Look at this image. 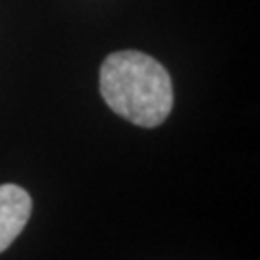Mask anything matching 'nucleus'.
I'll return each instance as SVG.
<instances>
[{
    "mask_svg": "<svg viewBox=\"0 0 260 260\" xmlns=\"http://www.w3.org/2000/svg\"><path fill=\"white\" fill-rule=\"evenodd\" d=\"M99 83L108 108L139 127H158L174 106L168 70L139 50H120L106 56Z\"/></svg>",
    "mask_w": 260,
    "mask_h": 260,
    "instance_id": "1",
    "label": "nucleus"
},
{
    "mask_svg": "<svg viewBox=\"0 0 260 260\" xmlns=\"http://www.w3.org/2000/svg\"><path fill=\"white\" fill-rule=\"evenodd\" d=\"M33 210V201L25 189L14 183L0 185V252L16 241Z\"/></svg>",
    "mask_w": 260,
    "mask_h": 260,
    "instance_id": "2",
    "label": "nucleus"
}]
</instances>
